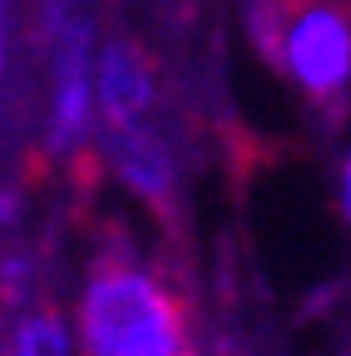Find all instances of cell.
Returning a JSON list of instances; mask_svg holds the SVG:
<instances>
[{
	"instance_id": "cell-1",
	"label": "cell",
	"mask_w": 351,
	"mask_h": 356,
	"mask_svg": "<svg viewBox=\"0 0 351 356\" xmlns=\"http://www.w3.org/2000/svg\"><path fill=\"white\" fill-rule=\"evenodd\" d=\"M79 356H188V307L163 273L134 257L99 262L74 302Z\"/></svg>"
},
{
	"instance_id": "cell-2",
	"label": "cell",
	"mask_w": 351,
	"mask_h": 356,
	"mask_svg": "<svg viewBox=\"0 0 351 356\" xmlns=\"http://www.w3.org/2000/svg\"><path fill=\"white\" fill-rule=\"evenodd\" d=\"M262 15L272 65L307 99L336 104L351 95V10L341 0H272Z\"/></svg>"
},
{
	"instance_id": "cell-3",
	"label": "cell",
	"mask_w": 351,
	"mask_h": 356,
	"mask_svg": "<svg viewBox=\"0 0 351 356\" xmlns=\"http://www.w3.org/2000/svg\"><path fill=\"white\" fill-rule=\"evenodd\" d=\"M60 25L50 30V114H45V149L79 154L99 134V99H95V50L90 30L65 10V0L50 6Z\"/></svg>"
},
{
	"instance_id": "cell-4",
	"label": "cell",
	"mask_w": 351,
	"mask_h": 356,
	"mask_svg": "<svg viewBox=\"0 0 351 356\" xmlns=\"http://www.w3.org/2000/svg\"><path fill=\"white\" fill-rule=\"evenodd\" d=\"M95 99H99V134L154 119L158 74H154V60L134 40L95 44Z\"/></svg>"
},
{
	"instance_id": "cell-5",
	"label": "cell",
	"mask_w": 351,
	"mask_h": 356,
	"mask_svg": "<svg viewBox=\"0 0 351 356\" xmlns=\"http://www.w3.org/2000/svg\"><path fill=\"white\" fill-rule=\"evenodd\" d=\"M104 159L114 168V178L139 193L144 203H168L173 198V184H179V159H173L168 139L158 134L154 119L144 124H129V129H104Z\"/></svg>"
},
{
	"instance_id": "cell-6",
	"label": "cell",
	"mask_w": 351,
	"mask_h": 356,
	"mask_svg": "<svg viewBox=\"0 0 351 356\" xmlns=\"http://www.w3.org/2000/svg\"><path fill=\"white\" fill-rule=\"evenodd\" d=\"M10 356H79L74 322H65L60 312H30L10 337Z\"/></svg>"
},
{
	"instance_id": "cell-7",
	"label": "cell",
	"mask_w": 351,
	"mask_h": 356,
	"mask_svg": "<svg viewBox=\"0 0 351 356\" xmlns=\"http://www.w3.org/2000/svg\"><path fill=\"white\" fill-rule=\"evenodd\" d=\"M10 70V0H0V84Z\"/></svg>"
},
{
	"instance_id": "cell-8",
	"label": "cell",
	"mask_w": 351,
	"mask_h": 356,
	"mask_svg": "<svg viewBox=\"0 0 351 356\" xmlns=\"http://www.w3.org/2000/svg\"><path fill=\"white\" fill-rule=\"evenodd\" d=\"M336 198H341V213L351 222V149L341 154V168H336Z\"/></svg>"
},
{
	"instance_id": "cell-9",
	"label": "cell",
	"mask_w": 351,
	"mask_h": 356,
	"mask_svg": "<svg viewBox=\"0 0 351 356\" xmlns=\"http://www.w3.org/2000/svg\"><path fill=\"white\" fill-rule=\"evenodd\" d=\"M188 356H193V351H188Z\"/></svg>"
}]
</instances>
